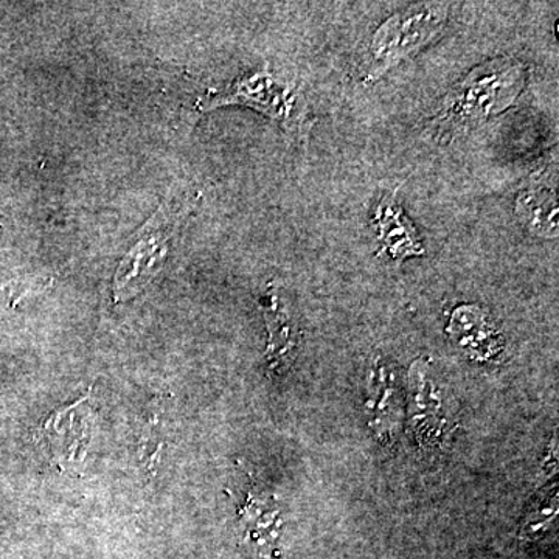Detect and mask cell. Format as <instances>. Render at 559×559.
I'll return each mask as SVG.
<instances>
[{
	"label": "cell",
	"instance_id": "9",
	"mask_svg": "<svg viewBox=\"0 0 559 559\" xmlns=\"http://www.w3.org/2000/svg\"><path fill=\"white\" fill-rule=\"evenodd\" d=\"M411 432L418 444H432L443 432V414L439 400L433 396L426 367L412 366L411 373Z\"/></svg>",
	"mask_w": 559,
	"mask_h": 559
},
{
	"label": "cell",
	"instance_id": "12",
	"mask_svg": "<svg viewBox=\"0 0 559 559\" xmlns=\"http://www.w3.org/2000/svg\"><path fill=\"white\" fill-rule=\"evenodd\" d=\"M448 333L462 347L489 353L500 348L499 334L479 307H460L452 312Z\"/></svg>",
	"mask_w": 559,
	"mask_h": 559
},
{
	"label": "cell",
	"instance_id": "11",
	"mask_svg": "<svg viewBox=\"0 0 559 559\" xmlns=\"http://www.w3.org/2000/svg\"><path fill=\"white\" fill-rule=\"evenodd\" d=\"M395 370L389 366H378L371 389L367 409L371 414V428L378 433V439L392 440L399 432L400 423V390L396 385Z\"/></svg>",
	"mask_w": 559,
	"mask_h": 559
},
{
	"label": "cell",
	"instance_id": "2",
	"mask_svg": "<svg viewBox=\"0 0 559 559\" xmlns=\"http://www.w3.org/2000/svg\"><path fill=\"white\" fill-rule=\"evenodd\" d=\"M451 3H415L396 11L371 36L366 81L374 83L447 33Z\"/></svg>",
	"mask_w": 559,
	"mask_h": 559
},
{
	"label": "cell",
	"instance_id": "7",
	"mask_svg": "<svg viewBox=\"0 0 559 559\" xmlns=\"http://www.w3.org/2000/svg\"><path fill=\"white\" fill-rule=\"evenodd\" d=\"M241 525L245 528V540L259 550L260 557L272 559L277 551L280 536V509L272 496L261 491L252 484L240 511Z\"/></svg>",
	"mask_w": 559,
	"mask_h": 559
},
{
	"label": "cell",
	"instance_id": "8",
	"mask_svg": "<svg viewBox=\"0 0 559 559\" xmlns=\"http://www.w3.org/2000/svg\"><path fill=\"white\" fill-rule=\"evenodd\" d=\"M260 308L267 326L266 364L271 371L280 373L293 360L299 344V329L274 290L261 297Z\"/></svg>",
	"mask_w": 559,
	"mask_h": 559
},
{
	"label": "cell",
	"instance_id": "4",
	"mask_svg": "<svg viewBox=\"0 0 559 559\" xmlns=\"http://www.w3.org/2000/svg\"><path fill=\"white\" fill-rule=\"evenodd\" d=\"M167 224L168 221L160 219L159 215L154 216L140 231L139 241L121 260L119 271L114 277V300L117 304L138 296L160 270L170 238Z\"/></svg>",
	"mask_w": 559,
	"mask_h": 559
},
{
	"label": "cell",
	"instance_id": "1",
	"mask_svg": "<svg viewBox=\"0 0 559 559\" xmlns=\"http://www.w3.org/2000/svg\"><path fill=\"white\" fill-rule=\"evenodd\" d=\"M528 68L516 57H498L476 66L441 102L426 124L433 142L447 145L476 130L518 102L527 86Z\"/></svg>",
	"mask_w": 559,
	"mask_h": 559
},
{
	"label": "cell",
	"instance_id": "6",
	"mask_svg": "<svg viewBox=\"0 0 559 559\" xmlns=\"http://www.w3.org/2000/svg\"><path fill=\"white\" fill-rule=\"evenodd\" d=\"M371 224L377 230L380 242L378 255L381 259L403 263L414 257L426 255L421 235L404 212L396 191H385L382 194L381 200L374 205Z\"/></svg>",
	"mask_w": 559,
	"mask_h": 559
},
{
	"label": "cell",
	"instance_id": "3",
	"mask_svg": "<svg viewBox=\"0 0 559 559\" xmlns=\"http://www.w3.org/2000/svg\"><path fill=\"white\" fill-rule=\"evenodd\" d=\"M230 105L248 106L259 110L285 128L293 127L301 114L296 87L275 79L267 70L242 76L227 90L210 92L207 97L200 102L202 110Z\"/></svg>",
	"mask_w": 559,
	"mask_h": 559
},
{
	"label": "cell",
	"instance_id": "5",
	"mask_svg": "<svg viewBox=\"0 0 559 559\" xmlns=\"http://www.w3.org/2000/svg\"><path fill=\"white\" fill-rule=\"evenodd\" d=\"M92 389L83 399L51 414L39 429V440L49 447L51 459L60 466L76 465L86 457L92 433Z\"/></svg>",
	"mask_w": 559,
	"mask_h": 559
},
{
	"label": "cell",
	"instance_id": "10",
	"mask_svg": "<svg viewBox=\"0 0 559 559\" xmlns=\"http://www.w3.org/2000/svg\"><path fill=\"white\" fill-rule=\"evenodd\" d=\"M558 212L557 193L546 187H527L520 191L514 202V213L525 229L544 240H557Z\"/></svg>",
	"mask_w": 559,
	"mask_h": 559
}]
</instances>
